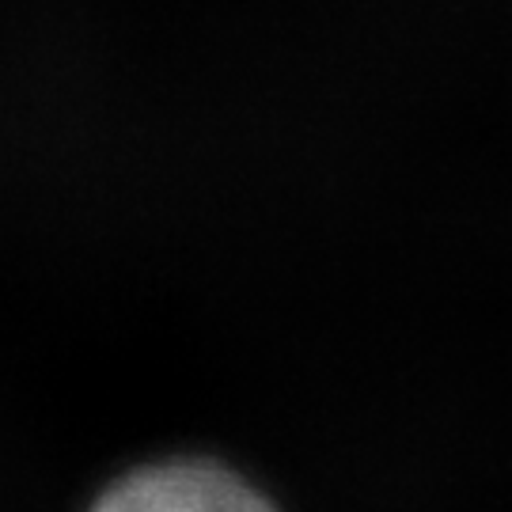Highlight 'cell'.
<instances>
[{"label": "cell", "instance_id": "obj_1", "mask_svg": "<svg viewBox=\"0 0 512 512\" xmlns=\"http://www.w3.org/2000/svg\"><path fill=\"white\" fill-rule=\"evenodd\" d=\"M92 512H274V505L220 463L183 459L122 478Z\"/></svg>", "mask_w": 512, "mask_h": 512}]
</instances>
